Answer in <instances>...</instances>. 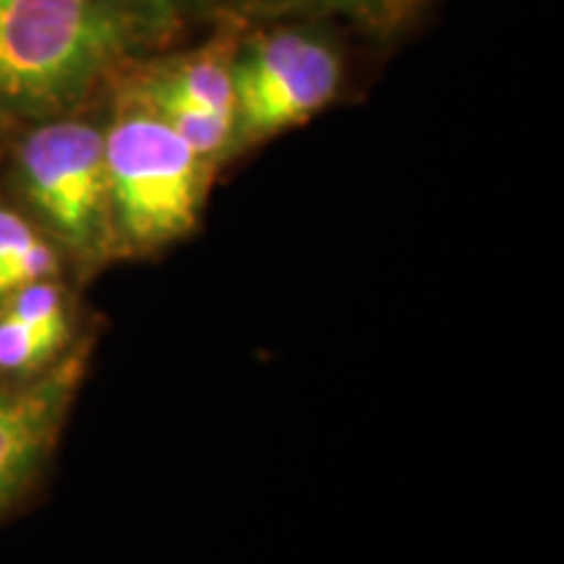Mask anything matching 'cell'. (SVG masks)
Segmentation results:
<instances>
[{
  "instance_id": "1",
  "label": "cell",
  "mask_w": 564,
  "mask_h": 564,
  "mask_svg": "<svg viewBox=\"0 0 564 564\" xmlns=\"http://www.w3.org/2000/svg\"><path fill=\"white\" fill-rule=\"evenodd\" d=\"M144 32L105 0H0V112L79 100Z\"/></svg>"
},
{
  "instance_id": "2",
  "label": "cell",
  "mask_w": 564,
  "mask_h": 564,
  "mask_svg": "<svg viewBox=\"0 0 564 564\" xmlns=\"http://www.w3.org/2000/svg\"><path fill=\"white\" fill-rule=\"evenodd\" d=\"M105 137L112 236L133 251H154L196 228L209 165L131 91Z\"/></svg>"
},
{
  "instance_id": "3",
  "label": "cell",
  "mask_w": 564,
  "mask_h": 564,
  "mask_svg": "<svg viewBox=\"0 0 564 564\" xmlns=\"http://www.w3.org/2000/svg\"><path fill=\"white\" fill-rule=\"evenodd\" d=\"M337 45L314 26H274L232 53V131L228 154L306 123L340 89Z\"/></svg>"
},
{
  "instance_id": "4",
  "label": "cell",
  "mask_w": 564,
  "mask_h": 564,
  "mask_svg": "<svg viewBox=\"0 0 564 564\" xmlns=\"http://www.w3.org/2000/svg\"><path fill=\"white\" fill-rule=\"evenodd\" d=\"M26 199L79 253H100L112 236L102 129L87 121H51L19 147Z\"/></svg>"
},
{
  "instance_id": "5",
  "label": "cell",
  "mask_w": 564,
  "mask_h": 564,
  "mask_svg": "<svg viewBox=\"0 0 564 564\" xmlns=\"http://www.w3.org/2000/svg\"><path fill=\"white\" fill-rule=\"evenodd\" d=\"M232 53L236 45L217 40L202 51L152 66L137 82V89L232 121Z\"/></svg>"
},
{
  "instance_id": "6",
  "label": "cell",
  "mask_w": 564,
  "mask_h": 564,
  "mask_svg": "<svg viewBox=\"0 0 564 564\" xmlns=\"http://www.w3.org/2000/svg\"><path fill=\"white\" fill-rule=\"evenodd\" d=\"M55 403L51 392L0 394V507L37 465L51 440Z\"/></svg>"
},
{
  "instance_id": "7",
  "label": "cell",
  "mask_w": 564,
  "mask_h": 564,
  "mask_svg": "<svg viewBox=\"0 0 564 564\" xmlns=\"http://www.w3.org/2000/svg\"><path fill=\"white\" fill-rule=\"evenodd\" d=\"M272 11L295 13H337L371 30L390 32L421 9L423 0H257Z\"/></svg>"
},
{
  "instance_id": "8",
  "label": "cell",
  "mask_w": 564,
  "mask_h": 564,
  "mask_svg": "<svg viewBox=\"0 0 564 564\" xmlns=\"http://www.w3.org/2000/svg\"><path fill=\"white\" fill-rule=\"evenodd\" d=\"M66 335L68 327H32V324L0 316V369H34L66 343Z\"/></svg>"
},
{
  "instance_id": "9",
  "label": "cell",
  "mask_w": 564,
  "mask_h": 564,
  "mask_svg": "<svg viewBox=\"0 0 564 564\" xmlns=\"http://www.w3.org/2000/svg\"><path fill=\"white\" fill-rule=\"evenodd\" d=\"M126 19H131L147 37H158L160 32L173 30L183 19L199 13L209 0H105Z\"/></svg>"
},
{
  "instance_id": "10",
  "label": "cell",
  "mask_w": 564,
  "mask_h": 564,
  "mask_svg": "<svg viewBox=\"0 0 564 564\" xmlns=\"http://www.w3.org/2000/svg\"><path fill=\"white\" fill-rule=\"evenodd\" d=\"M55 270H58L55 251L37 236L24 249H19L9 259L0 262V299H9L11 293L32 285V282L51 278Z\"/></svg>"
},
{
  "instance_id": "11",
  "label": "cell",
  "mask_w": 564,
  "mask_h": 564,
  "mask_svg": "<svg viewBox=\"0 0 564 564\" xmlns=\"http://www.w3.org/2000/svg\"><path fill=\"white\" fill-rule=\"evenodd\" d=\"M3 316L32 324V327H66L61 293L53 285H47L45 280L32 282V285L11 293L9 308H6Z\"/></svg>"
},
{
  "instance_id": "12",
  "label": "cell",
  "mask_w": 564,
  "mask_h": 564,
  "mask_svg": "<svg viewBox=\"0 0 564 564\" xmlns=\"http://www.w3.org/2000/svg\"><path fill=\"white\" fill-rule=\"evenodd\" d=\"M34 238H37V232L32 230L30 223L21 220L17 212L0 207V262L9 259L19 249H24Z\"/></svg>"
}]
</instances>
